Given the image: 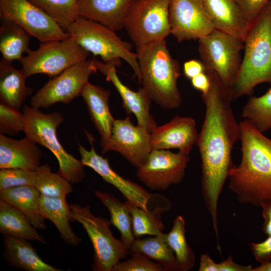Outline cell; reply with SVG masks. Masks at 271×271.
<instances>
[{
  "mask_svg": "<svg viewBox=\"0 0 271 271\" xmlns=\"http://www.w3.org/2000/svg\"><path fill=\"white\" fill-rule=\"evenodd\" d=\"M205 72L210 78V87L206 93L201 94L205 113L196 145L201 162L202 194L217 235L218 200L229 172L235 166L231 152L240 139V131L231 105V91L214 72Z\"/></svg>",
  "mask_w": 271,
  "mask_h": 271,
  "instance_id": "cell-1",
  "label": "cell"
},
{
  "mask_svg": "<svg viewBox=\"0 0 271 271\" xmlns=\"http://www.w3.org/2000/svg\"><path fill=\"white\" fill-rule=\"evenodd\" d=\"M239 125L241 160L230 170L228 187L240 203L260 207L271 198V139L247 120Z\"/></svg>",
  "mask_w": 271,
  "mask_h": 271,
  "instance_id": "cell-2",
  "label": "cell"
},
{
  "mask_svg": "<svg viewBox=\"0 0 271 271\" xmlns=\"http://www.w3.org/2000/svg\"><path fill=\"white\" fill-rule=\"evenodd\" d=\"M136 54L141 84L151 99L165 109L178 108L182 103L177 85L180 68L165 39L138 47Z\"/></svg>",
  "mask_w": 271,
  "mask_h": 271,
  "instance_id": "cell-3",
  "label": "cell"
},
{
  "mask_svg": "<svg viewBox=\"0 0 271 271\" xmlns=\"http://www.w3.org/2000/svg\"><path fill=\"white\" fill-rule=\"evenodd\" d=\"M231 93L233 100L250 95L258 85H271V0L251 24Z\"/></svg>",
  "mask_w": 271,
  "mask_h": 271,
  "instance_id": "cell-4",
  "label": "cell"
},
{
  "mask_svg": "<svg viewBox=\"0 0 271 271\" xmlns=\"http://www.w3.org/2000/svg\"><path fill=\"white\" fill-rule=\"evenodd\" d=\"M66 31L80 46L94 56H99L104 63L124 60L141 83L137 54L131 51L132 45L122 40L114 30L79 16Z\"/></svg>",
  "mask_w": 271,
  "mask_h": 271,
  "instance_id": "cell-5",
  "label": "cell"
},
{
  "mask_svg": "<svg viewBox=\"0 0 271 271\" xmlns=\"http://www.w3.org/2000/svg\"><path fill=\"white\" fill-rule=\"evenodd\" d=\"M23 113L26 117L24 131L26 137L54 154L58 162L60 174L71 183L81 182L85 177L84 166L81 160L64 150L57 137L56 130L63 122V116L58 112L44 113L27 105L23 107Z\"/></svg>",
  "mask_w": 271,
  "mask_h": 271,
  "instance_id": "cell-6",
  "label": "cell"
},
{
  "mask_svg": "<svg viewBox=\"0 0 271 271\" xmlns=\"http://www.w3.org/2000/svg\"><path fill=\"white\" fill-rule=\"evenodd\" d=\"M69 207L71 221L81 224L92 242L94 250L93 270L112 271L118 262L128 256L130 247L113 236L109 221L94 215L89 205L81 206L74 203L69 204Z\"/></svg>",
  "mask_w": 271,
  "mask_h": 271,
  "instance_id": "cell-7",
  "label": "cell"
},
{
  "mask_svg": "<svg viewBox=\"0 0 271 271\" xmlns=\"http://www.w3.org/2000/svg\"><path fill=\"white\" fill-rule=\"evenodd\" d=\"M198 44L199 55L205 71L214 72L231 91L241 65L244 41L215 29L199 39Z\"/></svg>",
  "mask_w": 271,
  "mask_h": 271,
  "instance_id": "cell-8",
  "label": "cell"
},
{
  "mask_svg": "<svg viewBox=\"0 0 271 271\" xmlns=\"http://www.w3.org/2000/svg\"><path fill=\"white\" fill-rule=\"evenodd\" d=\"M89 54L70 36L41 43L37 50H30L20 62L28 77L42 73L52 78L70 66L86 60Z\"/></svg>",
  "mask_w": 271,
  "mask_h": 271,
  "instance_id": "cell-9",
  "label": "cell"
},
{
  "mask_svg": "<svg viewBox=\"0 0 271 271\" xmlns=\"http://www.w3.org/2000/svg\"><path fill=\"white\" fill-rule=\"evenodd\" d=\"M170 0H134L124 28L136 47L165 40L171 34Z\"/></svg>",
  "mask_w": 271,
  "mask_h": 271,
  "instance_id": "cell-10",
  "label": "cell"
},
{
  "mask_svg": "<svg viewBox=\"0 0 271 271\" xmlns=\"http://www.w3.org/2000/svg\"><path fill=\"white\" fill-rule=\"evenodd\" d=\"M97 71L93 59L70 66L40 88L32 97L31 106L39 109L48 108L57 102L69 104L81 95L89 77Z\"/></svg>",
  "mask_w": 271,
  "mask_h": 271,
  "instance_id": "cell-11",
  "label": "cell"
},
{
  "mask_svg": "<svg viewBox=\"0 0 271 271\" xmlns=\"http://www.w3.org/2000/svg\"><path fill=\"white\" fill-rule=\"evenodd\" d=\"M190 161L189 154L168 150H154L147 161L138 169L139 180L153 191L166 190L183 179Z\"/></svg>",
  "mask_w": 271,
  "mask_h": 271,
  "instance_id": "cell-12",
  "label": "cell"
},
{
  "mask_svg": "<svg viewBox=\"0 0 271 271\" xmlns=\"http://www.w3.org/2000/svg\"><path fill=\"white\" fill-rule=\"evenodd\" d=\"M0 16L19 24L41 43L64 40L70 36L28 0H0Z\"/></svg>",
  "mask_w": 271,
  "mask_h": 271,
  "instance_id": "cell-13",
  "label": "cell"
},
{
  "mask_svg": "<svg viewBox=\"0 0 271 271\" xmlns=\"http://www.w3.org/2000/svg\"><path fill=\"white\" fill-rule=\"evenodd\" d=\"M171 34L179 42L198 40L215 28L202 0H170Z\"/></svg>",
  "mask_w": 271,
  "mask_h": 271,
  "instance_id": "cell-14",
  "label": "cell"
},
{
  "mask_svg": "<svg viewBox=\"0 0 271 271\" xmlns=\"http://www.w3.org/2000/svg\"><path fill=\"white\" fill-rule=\"evenodd\" d=\"M85 133L91 148L88 151L77 142L82 164L91 168L106 182L115 187L126 200L145 210H149L150 203L154 195L138 184L124 179L114 171L109 166L107 159L103 158L96 152L93 144V137L87 131L85 130Z\"/></svg>",
  "mask_w": 271,
  "mask_h": 271,
  "instance_id": "cell-15",
  "label": "cell"
},
{
  "mask_svg": "<svg viewBox=\"0 0 271 271\" xmlns=\"http://www.w3.org/2000/svg\"><path fill=\"white\" fill-rule=\"evenodd\" d=\"M152 151L150 133L146 128L134 125L129 116L114 120L105 153L116 152L138 169L145 163Z\"/></svg>",
  "mask_w": 271,
  "mask_h": 271,
  "instance_id": "cell-16",
  "label": "cell"
},
{
  "mask_svg": "<svg viewBox=\"0 0 271 271\" xmlns=\"http://www.w3.org/2000/svg\"><path fill=\"white\" fill-rule=\"evenodd\" d=\"M97 70L106 76V80L111 82L119 94L122 106L128 114L133 113L136 117L138 125L146 128L150 133L157 126L153 116L150 113L151 99L145 90L141 87L137 91L130 89L120 80L116 67L121 61L101 62L93 58Z\"/></svg>",
  "mask_w": 271,
  "mask_h": 271,
  "instance_id": "cell-17",
  "label": "cell"
},
{
  "mask_svg": "<svg viewBox=\"0 0 271 271\" xmlns=\"http://www.w3.org/2000/svg\"><path fill=\"white\" fill-rule=\"evenodd\" d=\"M198 132L195 120L191 117L175 116L150 133L152 150L178 149L189 154L196 145Z\"/></svg>",
  "mask_w": 271,
  "mask_h": 271,
  "instance_id": "cell-18",
  "label": "cell"
},
{
  "mask_svg": "<svg viewBox=\"0 0 271 271\" xmlns=\"http://www.w3.org/2000/svg\"><path fill=\"white\" fill-rule=\"evenodd\" d=\"M110 94L109 90L88 82L81 95L87 106L90 119L100 134L102 154H105L110 142L115 120L109 108Z\"/></svg>",
  "mask_w": 271,
  "mask_h": 271,
  "instance_id": "cell-19",
  "label": "cell"
},
{
  "mask_svg": "<svg viewBox=\"0 0 271 271\" xmlns=\"http://www.w3.org/2000/svg\"><path fill=\"white\" fill-rule=\"evenodd\" d=\"M42 156L36 143L26 137L17 140L0 134V169L20 168L36 171Z\"/></svg>",
  "mask_w": 271,
  "mask_h": 271,
  "instance_id": "cell-20",
  "label": "cell"
},
{
  "mask_svg": "<svg viewBox=\"0 0 271 271\" xmlns=\"http://www.w3.org/2000/svg\"><path fill=\"white\" fill-rule=\"evenodd\" d=\"M134 0H77L80 17L116 31L124 28L126 15Z\"/></svg>",
  "mask_w": 271,
  "mask_h": 271,
  "instance_id": "cell-21",
  "label": "cell"
},
{
  "mask_svg": "<svg viewBox=\"0 0 271 271\" xmlns=\"http://www.w3.org/2000/svg\"><path fill=\"white\" fill-rule=\"evenodd\" d=\"M215 28L244 41L250 24L235 0H202Z\"/></svg>",
  "mask_w": 271,
  "mask_h": 271,
  "instance_id": "cell-22",
  "label": "cell"
},
{
  "mask_svg": "<svg viewBox=\"0 0 271 271\" xmlns=\"http://www.w3.org/2000/svg\"><path fill=\"white\" fill-rule=\"evenodd\" d=\"M28 77L22 68L17 69L13 67L12 62L2 59L0 62L1 102L19 110L24 102L33 93V88L26 85Z\"/></svg>",
  "mask_w": 271,
  "mask_h": 271,
  "instance_id": "cell-23",
  "label": "cell"
},
{
  "mask_svg": "<svg viewBox=\"0 0 271 271\" xmlns=\"http://www.w3.org/2000/svg\"><path fill=\"white\" fill-rule=\"evenodd\" d=\"M28 240L4 235V257L10 265L27 271H59L44 262Z\"/></svg>",
  "mask_w": 271,
  "mask_h": 271,
  "instance_id": "cell-24",
  "label": "cell"
},
{
  "mask_svg": "<svg viewBox=\"0 0 271 271\" xmlns=\"http://www.w3.org/2000/svg\"><path fill=\"white\" fill-rule=\"evenodd\" d=\"M41 194L36 187L24 186L0 190V199L21 211L36 229H44L46 219L40 206Z\"/></svg>",
  "mask_w": 271,
  "mask_h": 271,
  "instance_id": "cell-25",
  "label": "cell"
},
{
  "mask_svg": "<svg viewBox=\"0 0 271 271\" xmlns=\"http://www.w3.org/2000/svg\"><path fill=\"white\" fill-rule=\"evenodd\" d=\"M40 206L42 215L54 224L65 242L73 246L79 244L81 239L70 226L71 211L66 198L49 197L41 195Z\"/></svg>",
  "mask_w": 271,
  "mask_h": 271,
  "instance_id": "cell-26",
  "label": "cell"
},
{
  "mask_svg": "<svg viewBox=\"0 0 271 271\" xmlns=\"http://www.w3.org/2000/svg\"><path fill=\"white\" fill-rule=\"evenodd\" d=\"M132 220L133 234L138 238L143 235L160 236L164 234V228L162 215L171 208V202L167 199L161 205L153 209L145 210L126 200Z\"/></svg>",
  "mask_w": 271,
  "mask_h": 271,
  "instance_id": "cell-27",
  "label": "cell"
},
{
  "mask_svg": "<svg viewBox=\"0 0 271 271\" xmlns=\"http://www.w3.org/2000/svg\"><path fill=\"white\" fill-rule=\"evenodd\" d=\"M21 211L0 199V231L3 235L46 244V241Z\"/></svg>",
  "mask_w": 271,
  "mask_h": 271,
  "instance_id": "cell-28",
  "label": "cell"
},
{
  "mask_svg": "<svg viewBox=\"0 0 271 271\" xmlns=\"http://www.w3.org/2000/svg\"><path fill=\"white\" fill-rule=\"evenodd\" d=\"M0 51L3 60L12 62L19 61L23 54L30 50L29 45L31 36L23 27L8 19L1 18Z\"/></svg>",
  "mask_w": 271,
  "mask_h": 271,
  "instance_id": "cell-29",
  "label": "cell"
},
{
  "mask_svg": "<svg viewBox=\"0 0 271 271\" xmlns=\"http://www.w3.org/2000/svg\"><path fill=\"white\" fill-rule=\"evenodd\" d=\"M130 250L132 253H141L160 264L165 271H182L173 251L165 241L164 233L160 236L135 239Z\"/></svg>",
  "mask_w": 271,
  "mask_h": 271,
  "instance_id": "cell-30",
  "label": "cell"
},
{
  "mask_svg": "<svg viewBox=\"0 0 271 271\" xmlns=\"http://www.w3.org/2000/svg\"><path fill=\"white\" fill-rule=\"evenodd\" d=\"M95 196L108 210L110 224L115 227L121 235V240L130 247L134 240L133 234L131 217L126 202H121L112 194L96 190Z\"/></svg>",
  "mask_w": 271,
  "mask_h": 271,
  "instance_id": "cell-31",
  "label": "cell"
},
{
  "mask_svg": "<svg viewBox=\"0 0 271 271\" xmlns=\"http://www.w3.org/2000/svg\"><path fill=\"white\" fill-rule=\"evenodd\" d=\"M185 233V221L180 215L174 219L171 231L164 233L165 241L173 251L182 271L191 269L196 261L195 253L187 242Z\"/></svg>",
  "mask_w": 271,
  "mask_h": 271,
  "instance_id": "cell-32",
  "label": "cell"
},
{
  "mask_svg": "<svg viewBox=\"0 0 271 271\" xmlns=\"http://www.w3.org/2000/svg\"><path fill=\"white\" fill-rule=\"evenodd\" d=\"M36 173L34 187L41 195L49 197L66 198L72 192V183L58 172L53 173L48 164L40 165Z\"/></svg>",
  "mask_w": 271,
  "mask_h": 271,
  "instance_id": "cell-33",
  "label": "cell"
},
{
  "mask_svg": "<svg viewBox=\"0 0 271 271\" xmlns=\"http://www.w3.org/2000/svg\"><path fill=\"white\" fill-rule=\"evenodd\" d=\"M241 115L263 133L271 129V88L261 96H250Z\"/></svg>",
  "mask_w": 271,
  "mask_h": 271,
  "instance_id": "cell-34",
  "label": "cell"
},
{
  "mask_svg": "<svg viewBox=\"0 0 271 271\" xmlns=\"http://www.w3.org/2000/svg\"><path fill=\"white\" fill-rule=\"evenodd\" d=\"M55 21L64 30L79 16L77 0H28Z\"/></svg>",
  "mask_w": 271,
  "mask_h": 271,
  "instance_id": "cell-35",
  "label": "cell"
},
{
  "mask_svg": "<svg viewBox=\"0 0 271 271\" xmlns=\"http://www.w3.org/2000/svg\"><path fill=\"white\" fill-rule=\"evenodd\" d=\"M25 114L13 107L0 103V132L3 134L15 135L24 131Z\"/></svg>",
  "mask_w": 271,
  "mask_h": 271,
  "instance_id": "cell-36",
  "label": "cell"
},
{
  "mask_svg": "<svg viewBox=\"0 0 271 271\" xmlns=\"http://www.w3.org/2000/svg\"><path fill=\"white\" fill-rule=\"evenodd\" d=\"M36 177V171L20 168L1 169L0 190L24 186H34Z\"/></svg>",
  "mask_w": 271,
  "mask_h": 271,
  "instance_id": "cell-37",
  "label": "cell"
},
{
  "mask_svg": "<svg viewBox=\"0 0 271 271\" xmlns=\"http://www.w3.org/2000/svg\"><path fill=\"white\" fill-rule=\"evenodd\" d=\"M112 271H165V269L160 264L144 254L134 252L127 260L118 262Z\"/></svg>",
  "mask_w": 271,
  "mask_h": 271,
  "instance_id": "cell-38",
  "label": "cell"
},
{
  "mask_svg": "<svg viewBox=\"0 0 271 271\" xmlns=\"http://www.w3.org/2000/svg\"><path fill=\"white\" fill-rule=\"evenodd\" d=\"M251 25L270 0H235Z\"/></svg>",
  "mask_w": 271,
  "mask_h": 271,
  "instance_id": "cell-39",
  "label": "cell"
},
{
  "mask_svg": "<svg viewBox=\"0 0 271 271\" xmlns=\"http://www.w3.org/2000/svg\"><path fill=\"white\" fill-rule=\"evenodd\" d=\"M250 248L255 260L260 264L271 261V236L262 242L252 243Z\"/></svg>",
  "mask_w": 271,
  "mask_h": 271,
  "instance_id": "cell-40",
  "label": "cell"
},
{
  "mask_svg": "<svg viewBox=\"0 0 271 271\" xmlns=\"http://www.w3.org/2000/svg\"><path fill=\"white\" fill-rule=\"evenodd\" d=\"M205 72L202 62L192 59L186 61L183 64V72L185 77L191 80L196 76Z\"/></svg>",
  "mask_w": 271,
  "mask_h": 271,
  "instance_id": "cell-41",
  "label": "cell"
},
{
  "mask_svg": "<svg viewBox=\"0 0 271 271\" xmlns=\"http://www.w3.org/2000/svg\"><path fill=\"white\" fill-rule=\"evenodd\" d=\"M218 265L219 271H252L253 268L250 264L244 265L235 262L231 256L218 263Z\"/></svg>",
  "mask_w": 271,
  "mask_h": 271,
  "instance_id": "cell-42",
  "label": "cell"
},
{
  "mask_svg": "<svg viewBox=\"0 0 271 271\" xmlns=\"http://www.w3.org/2000/svg\"><path fill=\"white\" fill-rule=\"evenodd\" d=\"M193 88L200 91L201 94L206 93L210 87V80L207 74L203 72L191 79Z\"/></svg>",
  "mask_w": 271,
  "mask_h": 271,
  "instance_id": "cell-43",
  "label": "cell"
},
{
  "mask_svg": "<svg viewBox=\"0 0 271 271\" xmlns=\"http://www.w3.org/2000/svg\"><path fill=\"white\" fill-rule=\"evenodd\" d=\"M260 207L263 218L262 230L266 235L271 236V198L263 203Z\"/></svg>",
  "mask_w": 271,
  "mask_h": 271,
  "instance_id": "cell-44",
  "label": "cell"
},
{
  "mask_svg": "<svg viewBox=\"0 0 271 271\" xmlns=\"http://www.w3.org/2000/svg\"><path fill=\"white\" fill-rule=\"evenodd\" d=\"M199 271H219L218 263L215 262L210 256L209 254L206 253L202 254L200 258Z\"/></svg>",
  "mask_w": 271,
  "mask_h": 271,
  "instance_id": "cell-45",
  "label": "cell"
},
{
  "mask_svg": "<svg viewBox=\"0 0 271 271\" xmlns=\"http://www.w3.org/2000/svg\"><path fill=\"white\" fill-rule=\"evenodd\" d=\"M252 271H271V261L264 264L253 267Z\"/></svg>",
  "mask_w": 271,
  "mask_h": 271,
  "instance_id": "cell-46",
  "label": "cell"
}]
</instances>
